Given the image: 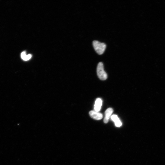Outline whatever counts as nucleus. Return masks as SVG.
Segmentation results:
<instances>
[{"label": "nucleus", "instance_id": "f257e3e1", "mask_svg": "<svg viewBox=\"0 0 165 165\" xmlns=\"http://www.w3.org/2000/svg\"><path fill=\"white\" fill-rule=\"evenodd\" d=\"M93 45L96 52L100 55L104 53L106 48V45L105 43L97 40L93 42Z\"/></svg>", "mask_w": 165, "mask_h": 165}, {"label": "nucleus", "instance_id": "f03ea898", "mask_svg": "<svg viewBox=\"0 0 165 165\" xmlns=\"http://www.w3.org/2000/svg\"><path fill=\"white\" fill-rule=\"evenodd\" d=\"M97 72L98 76L101 80L104 81L107 79V75L104 70L103 65L102 62H100L98 64Z\"/></svg>", "mask_w": 165, "mask_h": 165}, {"label": "nucleus", "instance_id": "7ed1b4c3", "mask_svg": "<svg viewBox=\"0 0 165 165\" xmlns=\"http://www.w3.org/2000/svg\"><path fill=\"white\" fill-rule=\"evenodd\" d=\"M89 114L92 118L96 120H100L103 119V117L102 113L95 111H91L89 112Z\"/></svg>", "mask_w": 165, "mask_h": 165}, {"label": "nucleus", "instance_id": "20e7f679", "mask_svg": "<svg viewBox=\"0 0 165 165\" xmlns=\"http://www.w3.org/2000/svg\"><path fill=\"white\" fill-rule=\"evenodd\" d=\"M113 112V110L112 108L108 109L105 112V117L104 120V123H108L110 117Z\"/></svg>", "mask_w": 165, "mask_h": 165}, {"label": "nucleus", "instance_id": "39448f33", "mask_svg": "<svg viewBox=\"0 0 165 165\" xmlns=\"http://www.w3.org/2000/svg\"><path fill=\"white\" fill-rule=\"evenodd\" d=\"M111 118L112 120L114 122L115 125L116 127H120L122 126V123L117 115H112Z\"/></svg>", "mask_w": 165, "mask_h": 165}, {"label": "nucleus", "instance_id": "423d86ee", "mask_svg": "<svg viewBox=\"0 0 165 165\" xmlns=\"http://www.w3.org/2000/svg\"><path fill=\"white\" fill-rule=\"evenodd\" d=\"M102 105V100L101 99L98 98L97 99L95 106H94V109L96 112H99L101 109Z\"/></svg>", "mask_w": 165, "mask_h": 165}, {"label": "nucleus", "instance_id": "0eeeda50", "mask_svg": "<svg viewBox=\"0 0 165 165\" xmlns=\"http://www.w3.org/2000/svg\"><path fill=\"white\" fill-rule=\"evenodd\" d=\"M32 57V56L31 55H27L25 58L23 60L25 61H27L29 60Z\"/></svg>", "mask_w": 165, "mask_h": 165}, {"label": "nucleus", "instance_id": "6e6552de", "mask_svg": "<svg viewBox=\"0 0 165 165\" xmlns=\"http://www.w3.org/2000/svg\"><path fill=\"white\" fill-rule=\"evenodd\" d=\"M26 56V52H23L21 54V58L23 59L25 58Z\"/></svg>", "mask_w": 165, "mask_h": 165}]
</instances>
